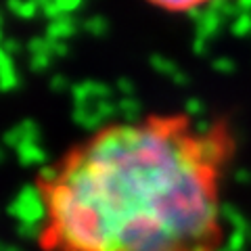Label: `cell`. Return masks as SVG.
I'll return each instance as SVG.
<instances>
[{
    "label": "cell",
    "mask_w": 251,
    "mask_h": 251,
    "mask_svg": "<svg viewBox=\"0 0 251 251\" xmlns=\"http://www.w3.org/2000/svg\"><path fill=\"white\" fill-rule=\"evenodd\" d=\"M230 120L153 111L109 122L36 176L38 251H224Z\"/></svg>",
    "instance_id": "6da1fadb"
},
{
    "label": "cell",
    "mask_w": 251,
    "mask_h": 251,
    "mask_svg": "<svg viewBox=\"0 0 251 251\" xmlns=\"http://www.w3.org/2000/svg\"><path fill=\"white\" fill-rule=\"evenodd\" d=\"M151 6L166 13H174V15H186V13H195L201 9H207L218 0H145Z\"/></svg>",
    "instance_id": "7a4b0ae2"
}]
</instances>
